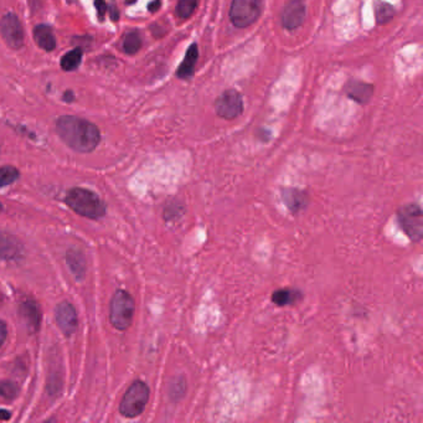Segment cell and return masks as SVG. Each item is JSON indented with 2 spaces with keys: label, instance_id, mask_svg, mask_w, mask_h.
<instances>
[{
  "label": "cell",
  "instance_id": "14",
  "mask_svg": "<svg viewBox=\"0 0 423 423\" xmlns=\"http://www.w3.org/2000/svg\"><path fill=\"white\" fill-rule=\"evenodd\" d=\"M22 243L10 233L0 232V259L6 261L17 260L22 257Z\"/></svg>",
  "mask_w": 423,
  "mask_h": 423
},
{
  "label": "cell",
  "instance_id": "26",
  "mask_svg": "<svg viewBox=\"0 0 423 423\" xmlns=\"http://www.w3.org/2000/svg\"><path fill=\"white\" fill-rule=\"evenodd\" d=\"M6 335H8L6 324L3 321H0V346L6 341Z\"/></svg>",
  "mask_w": 423,
  "mask_h": 423
},
{
  "label": "cell",
  "instance_id": "2",
  "mask_svg": "<svg viewBox=\"0 0 423 423\" xmlns=\"http://www.w3.org/2000/svg\"><path fill=\"white\" fill-rule=\"evenodd\" d=\"M65 201L75 213L92 220L101 219L106 214V206L96 194L84 187H74L68 192Z\"/></svg>",
  "mask_w": 423,
  "mask_h": 423
},
{
  "label": "cell",
  "instance_id": "11",
  "mask_svg": "<svg viewBox=\"0 0 423 423\" xmlns=\"http://www.w3.org/2000/svg\"><path fill=\"white\" fill-rule=\"evenodd\" d=\"M55 316H56L57 325L66 337L74 334L77 328V313L75 311L74 305L68 302L60 303L56 307Z\"/></svg>",
  "mask_w": 423,
  "mask_h": 423
},
{
  "label": "cell",
  "instance_id": "25",
  "mask_svg": "<svg viewBox=\"0 0 423 423\" xmlns=\"http://www.w3.org/2000/svg\"><path fill=\"white\" fill-rule=\"evenodd\" d=\"M95 6H96L97 14H98V19L103 22L105 20V15L107 13V4L105 0H95Z\"/></svg>",
  "mask_w": 423,
  "mask_h": 423
},
{
  "label": "cell",
  "instance_id": "3",
  "mask_svg": "<svg viewBox=\"0 0 423 423\" xmlns=\"http://www.w3.org/2000/svg\"><path fill=\"white\" fill-rule=\"evenodd\" d=\"M396 221L401 231L413 243H420L423 238V211L416 203L402 205L396 211Z\"/></svg>",
  "mask_w": 423,
  "mask_h": 423
},
{
  "label": "cell",
  "instance_id": "22",
  "mask_svg": "<svg viewBox=\"0 0 423 423\" xmlns=\"http://www.w3.org/2000/svg\"><path fill=\"white\" fill-rule=\"evenodd\" d=\"M19 179V170L12 165L0 168V187H8Z\"/></svg>",
  "mask_w": 423,
  "mask_h": 423
},
{
  "label": "cell",
  "instance_id": "6",
  "mask_svg": "<svg viewBox=\"0 0 423 423\" xmlns=\"http://www.w3.org/2000/svg\"><path fill=\"white\" fill-rule=\"evenodd\" d=\"M260 15V0H232L230 19L236 28H247L257 22Z\"/></svg>",
  "mask_w": 423,
  "mask_h": 423
},
{
  "label": "cell",
  "instance_id": "16",
  "mask_svg": "<svg viewBox=\"0 0 423 423\" xmlns=\"http://www.w3.org/2000/svg\"><path fill=\"white\" fill-rule=\"evenodd\" d=\"M199 59V49L197 44H192L187 51V55L184 57L183 63H180V66L178 68V77L179 79H187L192 77L194 74V68L197 65V61Z\"/></svg>",
  "mask_w": 423,
  "mask_h": 423
},
{
  "label": "cell",
  "instance_id": "23",
  "mask_svg": "<svg viewBox=\"0 0 423 423\" xmlns=\"http://www.w3.org/2000/svg\"><path fill=\"white\" fill-rule=\"evenodd\" d=\"M198 6V0H179L176 6V13L181 19H189L192 17Z\"/></svg>",
  "mask_w": 423,
  "mask_h": 423
},
{
  "label": "cell",
  "instance_id": "18",
  "mask_svg": "<svg viewBox=\"0 0 423 423\" xmlns=\"http://www.w3.org/2000/svg\"><path fill=\"white\" fill-rule=\"evenodd\" d=\"M68 263L71 272L77 279L84 278L86 273V261L84 254L77 249H70L68 252Z\"/></svg>",
  "mask_w": 423,
  "mask_h": 423
},
{
  "label": "cell",
  "instance_id": "4",
  "mask_svg": "<svg viewBox=\"0 0 423 423\" xmlns=\"http://www.w3.org/2000/svg\"><path fill=\"white\" fill-rule=\"evenodd\" d=\"M151 390L144 381L137 380L130 385L119 405V412L123 417L136 418L141 416L147 406Z\"/></svg>",
  "mask_w": 423,
  "mask_h": 423
},
{
  "label": "cell",
  "instance_id": "13",
  "mask_svg": "<svg viewBox=\"0 0 423 423\" xmlns=\"http://www.w3.org/2000/svg\"><path fill=\"white\" fill-rule=\"evenodd\" d=\"M305 294L295 287L279 288L271 295V302L277 307H294L303 299Z\"/></svg>",
  "mask_w": 423,
  "mask_h": 423
},
{
  "label": "cell",
  "instance_id": "5",
  "mask_svg": "<svg viewBox=\"0 0 423 423\" xmlns=\"http://www.w3.org/2000/svg\"><path fill=\"white\" fill-rule=\"evenodd\" d=\"M134 316V300L125 291H118L111 300L109 319L113 327L118 330H127Z\"/></svg>",
  "mask_w": 423,
  "mask_h": 423
},
{
  "label": "cell",
  "instance_id": "17",
  "mask_svg": "<svg viewBox=\"0 0 423 423\" xmlns=\"http://www.w3.org/2000/svg\"><path fill=\"white\" fill-rule=\"evenodd\" d=\"M34 39L36 44L45 51L55 50L56 47L55 35L49 25H38L34 29Z\"/></svg>",
  "mask_w": 423,
  "mask_h": 423
},
{
  "label": "cell",
  "instance_id": "12",
  "mask_svg": "<svg viewBox=\"0 0 423 423\" xmlns=\"http://www.w3.org/2000/svg\"><path fill=\"white\" fill-rule=\"evenodd\" d=\"M20 316L23 318L25 325L29 329L30 333H36L40 329V323H41V312H40L39 305L33 300L28 299L20 305Z\"/></svg>",
  "mask_w": 423,
  "mask_h": 423
},
{
  "label": "cell",
  "instance_id": "27",
  "mask_svg": "<svg viewBox=\"0 0 423 423\" xmlns=\"http://www.w3.org/2000/svg\"><path fill=\"white\" fill-rule=\"evenodd\" d=\"M111 19H112L113 22H117L119 19V12L118 9H117V6H111Z\"/></svg>",
  "mask_w": 423,
  "mask_h": 423
},
{
  "label": "cell",
  "instance_id": "28",
  "mask_svg": "<svg viewBox=\"0 0 423 423\" xmlns=\"http://www.w3.org/2000/svg\"><path fill=\"white\" fill-rule=\"evenodd\" d=\"M160 8V0H154L153 3L149 4L148 6V9H149V12H158V9Z\"/></svg>",
  "mask_w": 423,
  "mask_h": 423
},
{
  "label": "cell",
  "instance_id": "30",
  "mask_svg": "<svg viewBox=\"0 0 423 423\" xmlns=\"http://www.w3.org/2000/svg\"><path fill=\"white\" fill-rule=\"evenodd\" d=\"M74 92H72V91H66V92H65V93H63V101L65 102H72L74 101Z\"/></svg>",
  "mask_w": 423,
  "mask_h": 423
},
{
  "label": "cell",
  "instance_id": "19",
  "mask_svg": "<svg viewBox=\"0 0 423 423\" xmlns=\"http://www.w3.org/2000/svg\"><path fill=\"white\" fill-rule=\"evenodd\" d=\"M82 50L81 49H74V50L68 51V54H65L61 60L60 65L65 71H74L79 68L82 61Z\"/></svg>",
  "mask_w": 423,
  "mask_h": 423
},
{
  "label": "cell",
  "instance_id": "15",
  "mask_svg": "<svg viewBox=\"0 0 423 423\" xmlns=\"http://www.w3.org/2000/svg\"><path fill=\"white\" fill-rule=\"evenodd\" d=\"M345 92L351 100H354L360 105H365L373 97L374 87L369 84H364L359 81H351L345 87Z\"/></svg>",
  "mask_w": 423,
  "mask_h": 423
},
{
  "label": "cell",
  "instance_id": "31",
  "mask_svg": "<svg viewBox=\"0 0 423 423\" xmlns=\"http://www.w3.org/2000/svg\"><path fill=\"white\" fill-rule=\"evenodd\" d=\"M1 210H3V205L0 203V213H1Z\"/></svg>",
  "mask_w": 423,
  "mask_h": 423
},
{
  "label": "cell",
  "instance_id": "9",
  "mask_svg": "<svg viewBox=\"0 0 423 423\" xmlns=\"http://www.w3.org/2000/svg\"><path fill=\"white\" fill-rule=\"evenodd\" d=\"M283 203L291 214L299 215L303 213L309 205V195L305 190L297 187H286L281 190Z\"/></svg>",
  "mask_w": 423,
  "mask_h": 423
},
{
  "label": "cell",
  "instance_id": "8",
  "mask_svg": "<svg viewBox=\"0 0 423 423\" xmlns=\"http://www.w3.org/2000/svg\"><path fill=\"white\" fill-rule=\"evenodd\" d=\"M0 33L6 44L14 50H19L24 45V30L19 17L9 13L0 20Z\"/></svg>",
  "mask_w": 423,
  "mask_h": 423
},
{
  "label": "cell",
  "instance_id": "7",
  "mask_svg": "<svg viewBox=\"0 0 423 423\" xmlns=\"http://www.w3.org/2000/svg\"><path fill=\"white\" fill-rule=\"evenodd\" d=\"M216 113L221 118L235 119L243 112V101L241 93L237 91H225L215 103Z\"/></svg>",
  "mask_w": 423,
  "mask_h": 423
},
{
  "label": "cell",
  "instance_id": "10",
  "mask_svg": "<svg viewBox=\"0 0 423 423\" xmlns=\"http://www.w3.org/2000/svg\"><path fill=\"white\" fill-rule=\"evenodd\" d=\"M283 28L287 30H294L305 23V6L302 0H292L283 8L282 12Z\"/></svg>",
  "mask_w": 423,
  "mask_h": 423
},
{
  "label": "cell",
  "instance_id": "24",
  "mask_svg": "<svg viewBox=\"0 0 423 423\" xmlns=\"http://www.w3.org/2000/svg\"><path fill=\"white\" fill-rule=\"evenodd\" d=\"M19 394V386L13 381H0V397L4 400H14Z\"/></svg>",
  "mask_w": 423,
  "mask_h": 423
},
{
  "label": "cell",
  "instance_id": "1",
  "mask_svg": "<svg viewBox=\"0 0 423 423\" xmlns=\"http://www.w3.org/2000/svg\"><path fill=\"white\" fill-rule=\"evenodd\" d=\"M56 130L60 138L76 152H92L101 141L96 125L75 116H63L57 119Z\"/></svg>",
  "mask_w": 423,
  "mask_h": 423
},
{
  "label": "cell",
  "instance_id": "21",
  "mask_svg": "<svg viewBox=\"0 0 423 423\" xmlns=\"http://www.w3.org/2000/svg\"><path fill=\"white\" fill-rule=\"evenodd\" d=\"M375 15H376V22L381 25L387 23L394 17L395 9L387 3H378L375 6Z\"/></svg>",
  "mask_w": 423,
  "mask_h": 423
},
{
  "label": "cell",
  "instance_id": "20",
  "mask_svg": "<svg viewBox=\"0 0 423 423\" xmlns=\"http://www.w3.org/2000/svg\"><path fill=\"white\" fill-rule=\"evenodd\" d=\"M141 47V35L136 30L130 31L128 34L125 35V40H123V50L130 54V55H134L137 54L139 49Z\"/></svg>",
  "mask_w": 423,
  "mask_h": 423
},
{
  "label": "cell",
  "instance_id": "29",
  "mask_svg": "<svg viewBox=\"0 0 423 423\" xmlns=\"http://www.w3.org/2000/svg\"><path fill=\"white\" fill-rule=\"evenodd\" d=\"M12 417V413L6 410H0V421H9Z\"/></svg>",
  "mask_w": 423,
  "mask_h": 423
}]
</instances>
